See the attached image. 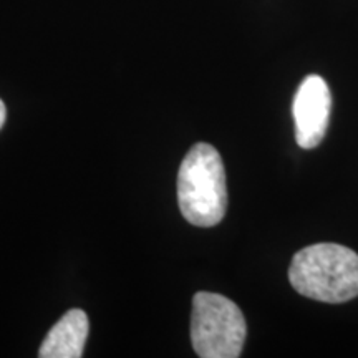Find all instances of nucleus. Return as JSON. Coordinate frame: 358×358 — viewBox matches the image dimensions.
<instances>
[{
	"mask_svg": "<svg viewBox=\"0 0 358 358\" xmlns=\"http://www.w3.org/2000/svg\"><path fill=\"white\" fill-rule=\"evenodd\" d=\"M332 111V95L319 75H308L294 96L295 140L302 150H313L325 138Z\"/></svg>",
	"mask_w": 358,
	"mask_h": 358,
	"instance_id": "20e7f679",
	"label": "nucleus"
},
{
	"mask_svg": "<svg viewBox=\"0 0 358 358\" xmlns=\"http://www.w3.org/2000/svg\"><path fill=\"white\" fill-rule=\"evenodd\" d=\"M248 325L231 299L198 292L192 297L191 343L201 358H237L243 352Z\"/></svg>",
	"mask_w": 358,
	"mask_h": 358,
	"instance_id": "7ed1b4c3",
	"label": "nucleus"
},
{
	"mask_svg": "<svg viewBox=\"0 0 358 358\" xmlns=\"http://www.w3.org/2000/svg\"><path fill=\"white\" fill-rule=\"evenodd\" d=\"M6 118H7V108L6 105H3V101L0 100V129H2L3 123H6Z\"/></svg>",
	"mask_w": 358,
	"mask_h": 358,
	"instance_id": "423d86ee",
	"label": "nucleus"
},
{
	"mask_svg": "<svg viewBox=\"0 0 358 358\" xmlns=\"http://www.w3.org/2000/svg\"><path fill=\"white\" fill-rule=\"evenodd\" d=\"M289 280L312 301L348 302L358 295V254L334 243L307 245L290 262Z\"/></svg>",
	"mask_w": 358,
	"mask_h": 358,
	"instance_id": "f257e3e1",
	"label": "nucleus"
},
{
	"mask_svg": "<svg viewBox=\"0 0 358 358\" xmlns=\"http://www.w3.org/2000/svg\"><path fill=\"white\" fill-rule=\"evenodd\" d=\"M90 332V322L82 308H71L52 327L38 350L40 358H80Z\"/></svg>",
	"mask_w": 358,
	"mask_h": 358,
	"instance_id": "39448f33",
	"label": "nucleus"
},
{
	"mask_svg": "<svg viewBox=\"0 0 358 358\" xmlns=\"http://www.w3.org/2000/svg\"><path fill=\"white\" fill-rule=\"evenodd\" d=\"M178 203L192 226L213 227L222 221L227 209V187L216 148L198 143L182 159L178 173Z\"/></svg>",
	"mask_w": 358,
	"mask_h": 358,
	"instance_id": "f03ea898",
	"label": "nucleus"
}]
</instances>
